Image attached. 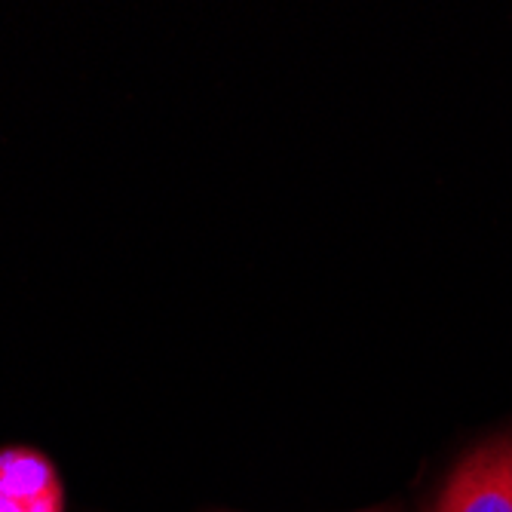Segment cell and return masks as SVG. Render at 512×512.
<instances>
[{
  "label": "cell",
  "instance_id": "1",
  "mask_svg": "<svg viewBox=\"0 0 512 512\" xmlns=\"http://www.w3.org/2000/svg\"><path fill=\"white\" fill-rule=\"evenodd\" d=\"M430 512H512V433L463 457Z\"/></svg>",
  "mask_w": 512,
  "mask_h": 512
},
{
  "label": "cell",
  "instance_id": "2",
  "mask_svg": "<svg viewBox=\"0 0 512 512\" xmlns=\"http://www.w3.org/2000/svg\"><path fill=\"white\" fill-rule=\"evenodd\" d=\"M0 512H62V482L43 454L0 451Z\"/></svg>",
  "mask_w": 512,
  "mask_h": 512
}]
</instances>
